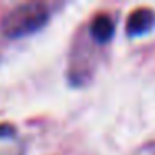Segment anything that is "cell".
<instances>
[{
  "mask_svg": "<svg viewBox=\"0 0 155 155\" xmlns=\"http://www.w3.org/2000/svg\"><path fill=\"white\" fill-rule=\"evenodd\" d=\"M140 155H155V142H153V143L145 145L143 150L140 152Z\"/></svg>",
  "mask_w": 155,
  "mask_h": 155,
  "instance_id": "obj_5",
  "label": "cell"
},
{
  "mask_svg": "<svg viewBox=\"0 0 155 155\" xmlns=\"http://www.w3.org/2000/svg\"><path fill=\"white\" fill-rule=\"evenodd\" d=\"M50 17V8L42 2H27L12 8L2 20V32L8 38H20L42 28Z\"/></svg>",
  "mask_w": 155,
  "mask_h": 155,
  "instance_id": "obj_1",
  "label": "cell"
},
{
  "mask_svg": "<svg viewBox=\"0 0 155 155\" xmlns=\"http://www.w3.org/2000/svg\"><path fill=\"white\" fill-rule=\"evenodd\" d=\"M114 32H115L114 20H112L108 15H104V14L97 15V17L94 18V22H92V25H90V34L98 44L108 42L112 38V35H114Z\"/></svg>",
  "mask_w": 155,
  "mask_h": 155,
  "instance_id": "obj_3",
  "label": "cell"
},
{
  "mask_svg": "<svg viewBox=\"0 0 155 155\" xmlns=\"http://www.w3.org/2000/svg\"><path fill=\"white\" fill-rule=\"evenodd\" d=\"M0 155H22V150H17V148H4L0 150Z\"/></svg>",
  "mask_w": 155,
  "mask_h": 155,
  "instance_id": "obj_6",
  "label": "cell"
},
{
  "mask_svg": "<svg viewBox=\"0 0 155 155\" xmlns=\"http://www.w3.org/2000/svg\"><path fill=\"white\" fill-rule=\"evenodd\" d=\"M15 135V128L10 124H0V138H12Z\"/></svg>",
  "mask_w": 155,
  "mask_h": 155,
  "instance_id": "obj_4",
  "label": "cell"
},
{
  "mask_svg": "<svg viewBox=\"0 0 155 155\" xmlns=\"http://www.w3.org/2000/svg\"><path fill=\"white\" fill-rule=\"evenodd\" d=\"M153 27H155V12L147 7L134 10L128 15L127 24H125L128 37H142V35L148 34Z\"/></svg>",
  "mask_w": 155,
  "mask_h": 155,
  "instance_id": "obj_2",
  "label": "cell"
}]
</instances>
